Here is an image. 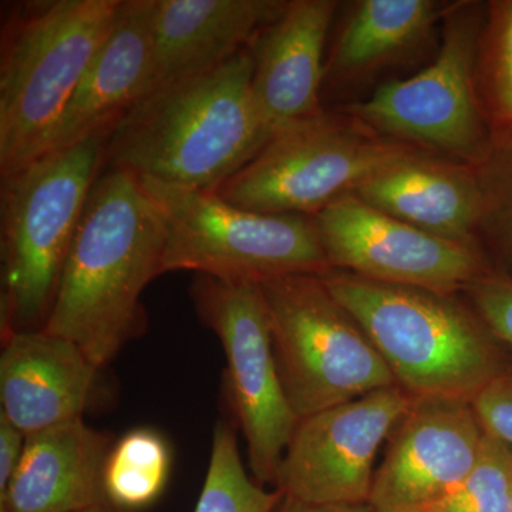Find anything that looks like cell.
<instances>
[{"label":"cell","mask_w":512,"mask_h":512,"mask_svg":"<svg viewBox=\"0 0 512 512\" xmlns=\"http://www.w3.org/2000/svg\"><path fill=\"white\" fill-rule=\"evenodd\" d=\"M160 221L136 175L106 170L90 191L43 330L103 369L146 328L141 296L163 272Z\"/></svg>","instance_id":"cell-1"},{"label":"cell","mask_w":512,"mask_h":512,"mask_svg":"<svg viewBox=\"0 0 512 512\" xmlns=\"http://www.w3.org/2000/svg\"><path fill=\"white\" fill-rule=\"evenodd\" d=\"M251 47L138 100L111 131L104 167L217 191L269 140L252 93Z\"/></svg>","instance_id":"cell-2"},{"label":"cell","mask_w":512,"mask_h":512,"mask_svg":"<svg viewBox=\"0 0 512 512\" xmlns=\"http://www.w3.org/2000/svg\"><path fill=\"white\" fill-rule=\"evenodd\" d=\"M320 276L365 330L397 386L414 399L473 402L512 370L508 346L456 293L384 284L335 269Z\"/></svg>","instance_id":"cell-3"},{"label":"cell","mask_w":512,"mask_h":512,"mask_svg":"<svg viewBox=\"0 0 512 512\" xmlns=\"http://www.w3.org/2000/svg\"><path fill=\"white\" fill-rule=\"evenodd\" d=\"M121 0H36L13 6L0 42V175L42 156Z\"/></svg>","instance_id":"cell-4"},{"label":"cell","mask_w":512,"mask_h":512,"mask_svg":"<svg viewBox=\"0 0 512 512\" xmlns=\"http://www.w3.org/2000/svg\"><path fill=\"white\" fill-rule=\"evenodd\" d=\"M109 137L43 154L2 175V336L43 329Z\"/></svg>","instance_id":"cell-5"},{"label":"cell","mask_w":512,"mask_h":512,"mask_svg":"<svg viewBox=\"0 0 512 512\" xmlns=\"http://www.w3.org/2000/svg\"><path fill=\"white\" fill-rule=\"evenodd\" d=\"M163 229V272L261 284L332 271L312 217L259 214L215 192L137 177Z\"/></svg>","instance_id":"cell-6"},{"label":"cell","mask_w":512,"mask_h":512,"mask_svg":"<svg viewBox=\"0 0 512 512\" xmlns=\"http://www.w3.org/2000/svg\"><path fill=\"white\" fill-rule=\"evenodd\" d=\"M420 151L427 150L384 137L343 110H323L276 131L214 192L242 210L313 217Z\"/></svg>","instance_id":"cell-7"},{"label":"cell","mask_w":512,"mask_h":512,"mask_svg":"<svg viewBox=\"0 0 512 512\" xmlns=\"http://www.w3.org/2000/svg\"><path fill=\"white\" fill-rule=\"evenodd\" d=\"M259 285L279 376L299 419L396 384L372 340L322 276L282 275Z\"/></svg>","instance_id":"cell-8"},{"label":"cell","mask_w":512,"mask_h":512,"mask_svg":"<svg viewBox=\"0 0 512 512\" xmlns=\"http://www.w3.org/2000/svg\"><path fill=\"white\" fill-rule=\"evenodd\" d=\"M485 3H451L436 59L343 109L376 133L450 160L480 165L493 151L474 82Z\"/></svg>","instance_id":"cell-9"},{"label":"cell","mask_w":512,"mask_h":512,"mask_svg":"<svg viewBox=\"0 0 512 512\" xmlns=\"http://www.w3.org/2000/svg\"><path fill=\"white\" fill-rule=\"evenodd\" d=\"M191 298L227 359L229 400L259 484H274L299 417L276 365L261 285L195 275Z\"/></svg>","instance_id":"cell-10"},{"label":"cell","mask_w":512,"mask_h":512,"mask_svg":"<svg viewBox=\"0 0 512 512\" xmlns=\"http://www.w3.org/2000/svg\"><path fill=\"white\" fill-rule=\"evenodd\" d=\"M312 218L332 271L441 293L463 292L495 271L480 247L434 237L355 194L343 195Z\"/></svg>","instance_id":"cell-11"},{"label":"cell","mask_w":512,"mask_h":512,"mask_svg":"<svg viewBox=\"0 0 512 512\" xmlns=\"http://www.w3.org/2000/svg\"><path fill=\"white\" fill-rule=\"evenodd\" d=\"M414 400L393 384L299 420L276 490L306 504L369 503L380 447Z\"/></svg>","instance_id":"cell-12"},{"label":"cell","mask_w":512,"mask_h":512,"mask_svg":"<svg viewBox=\"0 0 512 512\" xmlns=\"http://www.w3.org/2000/svg\"><path fill=\"white\" fill-rule=\"evenodd\" d=\"M485 433L468 400H414L387 439L367 505L373 512H426L476 466Z\"/></svg>","instance_id":"cell-13"},{"label":"cell","mask_w":512,"mask_h":512,"mask_svg":"<svg viewBox=\"0 0 512 512\" xmlns=\"http://www.w3.org/2000/svg\"><path fill=\"white\" fill-rule=\"evenodd\" d=\"M99 372L70 340L43 329L9 333L0 356V414L26 437L82 420Z\"/></svg>","instance_id":"cell-14"},{"label":"cell","mask_w":512,"mask_h":512,"mask_svg":"<svg viewBox=\"0 0 512 512\" xmlns=\"http://www.w3.org/2000/svg\"><path fill=\"white\" fill-rule=\"evenodd\" d=\"M286 6L284 0H156L143 97L249 49Z\"/></svg>","instance_id":"cell-15"},{"label":"cell","mask_w":512,"mask_h":512,"mask_svg":"<svg viewBox=\"0 0 512 512\" xmlns=\"http://www.w3.org/2000/svg\"><path fill=\"white\" fill-rule=\"evenodd\" d=\"M339 3L292 0L252 43V93L268 137L322 113L325 45Z\"/></svg>","instance_id":"cell-16"},{"label":"cell","mask_w":512,"mask_h":512,"mask_svg":"<svg viewBox=\"0 0 512 512\" xmlns=\"http://www.w3.org/2000/svg\"><path fill=\"white\" fill-rule=\"evenodd\" d=\"M154 12L156 0H121L110 35L83 74L43 154L76 146L87 138L109 137L143 99L150 73Z\"/></svg>","instance_id":"cell-17"},{"label":"cell","mask_w":512,"mask_h":512,"mask_svg":"<svg viewBox=\"0 0 512 512\" xmlns=\"http://www.w3.org/2000/svg\"><path fill=\"white\" fill-rule=\"evenodd\" d=\"M353 194L434 237L481 248L483 200L474 165L420 151L373 175Z\"/></svg>","instance_id":"cell-18"},{"label":"cell","mask_w":512,"mask_h":512,"mask_svg":"<svg viewBox=\"0 0 512 512\" xmlns=\"http://www.w3.org/2000/svg\"><path fill=\"white\" fill-rule=\"evenodd\" d=\"M114 441L84 419L26 437L0 512H77L107 501L104 467Z\"/></svg>","instance_id":"cell-19"},{"label":"cell","mask_w":512,"mask_h":512,"mask_svg":"<svg viewBox=\"0 0 512 512\" xmlns=\"http://www.w3.org/2000/svg\"><path fill=\"white\" fill-rule=\"evenodd\" d=\"M450 5L436 0L356 2L332 47L325 79H362L416 52L430 40Z\"/></svg>","instance_id":"cell-20"},{"label":"cell","mask_w":512,"mask_h":512,"mask_svg":"<svg viewBox=\"0 0 512 512\" xmlns=\"http://www.w3.org/2000/svg\"><path fill=\"white\" fill-rule=\"evenodd\" d=\"M474 82L493 148L512 147V0L485 3Z\"/></svg>","instance_id":"cell-21"},{"label":"cell","mask_w":512,"mask_h":512,"mask_svg":"<svg viewBox=\"0 0 512 512\" xmlns=\"http://www.w3.org/2000/svg\"><path fill=\"white\" fill-rule=\"evenodd\" d=\"M171 473V448L153 429L128 431L111 447L104 467V493L121 510L156 503Z\"/></svg>","instance_id":"cell-22"},{"label":"cell","mask_w":512,"mask_h":512,"mask_svg":"<svg viewBox=\"0 0 512 512\" xmlns=\"http://www.w3.org/2000/svg\"><path fill=\"white\" fill-rule=\"evenodd\" d=\"M279 490H266L245 470L237 434L220 421L212 436L210 464L194 512H274Z\"/></svg>","instance_id":"cell-23"},{"label":"cell","mask_w":512,"mask_h":512,"mask_svg":"<svg viewBox=\"0 0 512 512\" xmlns=\"http://www.w3.org/2000/svg\"><path fill=\"white\" fill-rule=\"evenodd\" d=\"M476 171L483 200L478 242L488 259L497 258L495 271L512 278V147L493 148Z\"/></svg>","instance_id":"cell-24"},{"label":"cell","mask_w":512,"mask_h":512,"mask_svg":"<svg viewBox=\"0 0 512 512\" xmlns=\"http://www.w3.org/2000/svg\"><path fill=\"white\" fill-rule=\"evenodd\" d=\"M511 495L512 447L487 431L470 474L426 512H508Z\"/></svg>","instance_id":"cell-25"},{"label":"cell","mask_w":512,"mask_h":512,"mask_svg":"<svg viewBox=\"0 0 512 512\" xmlns=\"http://www.w3.org/2000/svg\"><path fill=\"white\" fill-rule=\"evenodd\" d=\"M468 303L495 336L512 348V278L493 271L463 289Z\"/></svg>","instance_id":"cell-26"},{"label":"cell","mask_w":512,"mask_h":512,"mask_svg":"<svg viewBox=\"0 0 512 512\" xmlns=\"http://www.w3.org/2000/svg\"><path fill=\"white\" fill-rule=\"evenodd\" d=\"M471 403L485 430L512 447V370L488 384Z\"/></svg>","instance_id":"cell-27"},{"label":"cell","mask_w":512,"mask_h":512,"mask_svg":"<svg viewBox=\"0 0 512 512\" xmlns=\"http://www.w3.org/2000/svg\"><path fill=\"white\" fill-rule=\"evenodd\" d=\"M25 443V434L0 414V494L5 493L19 466Z\"/></svg>","instance_id":"cell-28"},{"label":"cell","mask_w":512,"mask_h":512,"mask_svg":"<svg viewBox=\"0 0 512 512\" xmlns=\"http://www.w3.org/2000/svg\"><path fill=\"white\" fill-rule=\"evenodd\" d=\"M274 512H373L367 504L362 505H316L282 498Z\"/></svg>","instance_id":"cell-29"},{"label":"cell","mask_w":512,"mask_h":512,"mask_svg":"<svg viewBox=\"0 0 512 512\" xmlns=\"http://www.w3.org/2000/svg\"><path fill=\"white\" fill-rule=\"evenodd\" d=\"M77 512H131V511L121 510V508L116 507V505L109 503V501H104V503L93 505V507L86 508V510L77 511Z\"/></svg>","instance_id":"cell-30"},{"label":"cell","mask_w":512,"mask_h":512,"mask_svg":"<svg viewBox=\"0 0 512 512\" xmlns=\"http://www.w3.org/2000/svg\"><path fill=\"white\" fill-rule=\"evenodd\" d=\"M508 512H512V495H511V504H510V510Z\"/></svg>","instance_id":"cell-31"}]
</instances>
